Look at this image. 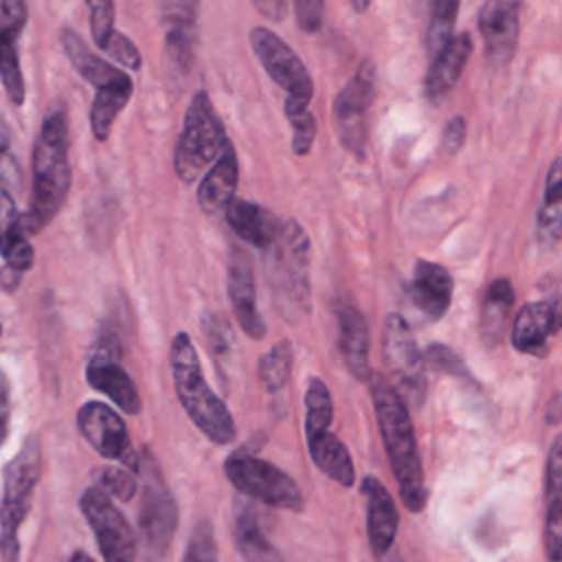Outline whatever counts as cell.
<instances>
[{"instance_id": "obj_1", "label": "cell", "mask_w": 562, "mask_h": 562, "mask_svg": "<svg viewBox=\"0 0 562 562\" xmlns=\"http://www.w3.org/2000/svg\"><path fill=\"white\" fill-rule=\"evenodd\" d=\"M367 382L400 496L411 514H419L428 503V487L406 400L380 373H371Z\"/></svg>"}, {"instance_id": "obj_2", "label": "cell", "mask_w": 562, "mask_h": 562, "mask_svg": "<svg viewBox=\"0 0 562 562\" xmlns=\"http://www.w3.org/2000/svg\"><path fill=\"white\" fill-rule=\"evenodd\" d=\"M68 116L64 105H53L40 127L33 147V187L22 217L26 235L44 231L66 202L70 189Z\"/></svg>"}, {"instance_id": "obj_3", "label": "cell", "mask_w": 562, "mask_h": 562, "mask_svg": "<svg viewBox=\"0 0 562 562\" xmlns=\"http://www.w3.org/2000/svg\"><path fill=\"white\" fill-rule=\"evenodd\" d=\"M169 364L176 395L193 426L217 446L231 443L237 435L233 415L209 386L202 373L198 351L187 331H178L173 336L169 349Z\"/></svg>"}, {"instance_id": "obj_4", "label": "cell", "mask_w": 562, "mask_h": 562, "mask_svg": "<svg viewBox=\"0 0 562 562\" xmlns=\"http://www.w3.org/2000/svg\"><path fill=\"white\" fill-rule=\"evenodd\" d=\"M42 474V448L35 435L26 437L2 472L0 503V555L4 562L20 560V527L29 516L35 485Z\"/></svg>"}, {"instance_id": "obj_5", "label": "cell", "mask_w": 562, "mask_h": 562, "mask_svg": "<svg viewBox=\"0 0 562 562\" xmlns=\"http://www.w3.org/2000/svg\"><path fill=\"white\" fill-rule=\"evenodd\" d=\"M228 136L204 90L195 92L184 112V125L173 151V171L182 182H193L222 154Z\"/></svg>"}, {"instance_id": "obj_6", "label": "cell", "mask_w": 562, "mask_h": 562, "mask_svg": "<svg viewBox=\"0 0 562 562\" xmlns=\"http://www.w3.org/2000/svg\"><path fill=\"white\" fill-rule=\"evenodd\" d=\"M140 474V514H138V533L145 560L160 562L169 551L178 527V507L176 501L160 474V468L154 454L143 448L138 454Z\"/></svg>"}, {"instance_id": "obj_7", "label": "cell", "mask_w": 562, "mask_h": 562, "mask_svg": "<svg viewBox=\"0 0 562 562\" xmlns=\"http://www.w3.org/2000/svg\"><path fill=\"white\" fill-rule=\"evenodd\" d=\"M310 237L296 220H285L277 241L266 250L274 292L303 312L310 307Z\"/></svg>"}, {"instance_id": "obj_8", "label": "cell", "mask_w": 562, "mask_h": 562, "mask_svg": "<svg viewBox=\"0 0 562 562\" xmlns=\"http://www.w3.org/2000/svg\"><path fill=\"white\" fill-rule=\"evenodd\" d=\"M250 46L268 77L285 90L283 112L288 119L305 112L314 97V83L301 57L266 26H255L250 31Z\"/></svg>"}, {"instance_id": "obj_9", "label": "cell", "mask_w": 562, "mask_h": 562, "mask_svg": "<svg viewBox=\"0 0 562 562\" xmlns=\"http://www.w3.org/2000/svg\"><path fill=\"white\" fill-rule=\"evenodd\" d=\"M224 474L241 494L257 503L290 512H301L305 505L294 479L259 457L235 452L224 461Z\"/></svg>"}, {"instance_id": "obj_10", "label": "cell", "mask_w": 562, "mask_h": 562, "mask_svg": "<svg viewBox=\"0 0 562 562\" xmlns=\"http://www.w3.org/2000/svg\"><path fill=\"white\" fill-rule=\"evenodd\" d=\"M375 94V64L362 59L351 79L342 86L331 105V121L340 145L364 160L367 156V110Z\"/></svg>"}, {"instance_id": "obj_11", "label": "cell", "mask_w": 562, "mask_h": 562, "mask_svg": "<svg viewBox=\"0 0 562 562\" xmlns=\"http://www.w3.org/2000/svg\"><path fill=\"white\" fill-rule=\"evenodd\" d=\"M79 509L97 538L103 562L136 560V536L105 490L99 485L86 487L79 498Z\"/></svg>"}, {"instance_id": "obj_12", "label": "cell", "mask_w": 562, "mask_h": 562, "mask_svg": "<svg viewBox=\"0 0 562 562\" xmlns=\"http://www.w3.org/2000/svg\"><path fill=\"white\" fill-rule=\"evenodd\" d=\"M86 380L94 391L112 400L125 415L140 413V395L130 373L121 367V342L114 331L103 329L97 338V345L86 367Z\"/></svg>"}, {"instance_id": "obj_13", "label": "cell", "mask_w": 562, "mask_h": 562, "mask_svg": "<svg viewBox=\"0 0 562 562\" xmlns=\"http://www.w3.org/2000/svg\"><path fill=\"white\" fill-rule=\"evenodd\" d=\"M77 428L103 459L119 461L123 468L136 472L138 454L125 422L112 406L103 402H86L77 411Z\"/></svg>"}, {"instance_id": "obj_14", "label": "cell", "mask_w": 562, "mask_h": 562, "mask_svg": "<svg viewBox=\"0 0 562 562\" xmlns=\"http://www.w3.org/2000/svg\"><path fill=\"white\" fill-rule=\"evenodd\" d=\"M382 351L391 373L402 384L406 397L422 404L426 397V367L422 362V351L417 349L415 336L406 318L397 312L384 318Z\"/></svg>"}, {"instance_id": "obj_15", "label": "cell", "mask_w": 562, "mask_h": 562, "mask_svg": "<svg viewBox=\"0 0 562 562\" xmlns=\"http://www.w3.org/2000/svg\"><path fill=\"white\" fill-rule=\"evenodd\" d=\"M522 0H485L479 11V33L483 40L485 61L492 68L512 64L520 35Z\"/></svg>"}, {"instance_id": "obj_16", "label": "cell", "mask_w": 562, "mask_h": 562, "mask_svg": "<svg viewBox=\"0 0 562 562\" xmlns=\"http://www.w3.org/2000/svg\"><path fill=\"white\" fill-rule=\"evenodd\" d=\"M26 20L29 0H0V81L13 105H22L26 94L18 55V37Z\"/></svg>"}, {"instance_id": "obj_17", "label": "cell", "mask_w": 562, "mask_h": 562, "mask_svg": "<svg viewBox=\"0 0 562 562\" xmlns=\"http://www.w3.org/2000/svg\"><path fill=\"white\" fill-rule=\"evenodd\" d=\"M200 0H158L165 50L171 66L180 72L191 70L198 40Z\"/></svg>"}, {"instance_id": "obj_18", "label": "cell", "mask_w": 562, "mask_h": 562, "mask_svg": "<svg viewBox=\"0 0 562 562\" xmlns=\"http://www.w3.org/2000/svg\"><path fill=\"white\" fill-rule=\"evenodd\" d=\"M255 274L250 259L241 248L231 250L228 259V274H226V292L233 307V314L244 329V334L252 340H261L266 336V323L257 307V292H255Z\"/></svg>"}, {"instance_id": "obj_19", "label": "cell", "mask_w": 562, "mask_h": 562, "mask_svg": "<svg viewBox=\"0 0 562 562\" xmlns=\"http://www.w3.org/2000/svg\"><path fill=\"white\" fill-rule=\"evenodd\" d=\"M452 277L443 266L417 259L413 279L406 285V296L426 321H439L452 303Z\"/></svg>"}, {"instance_id": "obj_20", "label": "cell", "mask_w": 562, "mask_h": 562, "mask_svg": "<svg viewBox=\"0 0 562 562\" xmlns=\"http://www.w3.org/2000/svg\"><path fill=\"white\" fill-rule=\"evenodd\" d=\"M360 492L364 498V507H367V536H369V544L373 549L375 555H384L397 533V507L395 501L391 496V492L386 490V485L367 474L360 483Z\"/></svg>"}, {"instance_id": "obj_21", "label": "cell", "mask_w": 562, "mask_h": 562, "mask_svg": "<svg viewBox=\"0 0 562 562\" xmlns=\"http://www.w3.org/2000/svg\"><path fill=\"white\" fill-rule=\"evenodd\" d=\"M558 301H533L520 307L512 325V345L520 353L544 356L549 338L558 331Z\"/></svg>"}, {"instance_id": "obj_22", "label": "cell", "mask_w": 562, "mask_h": 562, "mask_svg": "<svg viewBox=\"0 0 562 562\" xmlns=\"http://www.w3.org/2000/svg\"><path fill=\"white\" fill-rule=\"evenodd\" d=\"M239 182V160L233 143L228 140L222 154L213 160L211 171L202 178L198 187V204L209 217L224 215L226 206L235 198Z\"/></svg>"}, {"instance_id": "obj_23", "label": "cell", "mask_w": 562, "mask_h": 562, "mask_svg": "<svg viewBox=\"0 0 562 562\" xmlns=\"http://www.w3.org/2000/svg\"><path fill=\"white\" fill-rule=\"evenodd\" d=\"M338 318V351L347 371L367 382L371 375L369 367V325L364 314L356 305H340L336 312Z\"/></svg>"}, {"instance_id": "obj_24", "label": "cell", "mask_w": 562, "mask_h": 562, "mask_svg": "<svg viewBox=\"0 0 562 562\" xmlns=\"http://www.w3.org/2000/svg\"><path fill=\"white\" fill-rule=\"evenodd\" d=\"M562 437H555L544 465V553L551 562L562 558Z\"/></svg>"}, {"instance_id": "obj_25", "label": "cell", "mask_w": 562, "mask_h": 562, "mask_svg": "<svg viewBox=\"0 0 562 562\" xmlns=\"http://www.w3.org/2000/svg\"><path fill=\"white\" fill-rule=\"evenodd\" d=\"M224 217L239 239L259 248L261 252H266L277 241L281 231V220H277L268 209L239 198L231 200Z\"/></svg>"}, {"instance_id": "obj_26", "label": "cell", "mask_w": 562, "mask_h": 562, "mask_svg": "<svg viewBox=\"0 0 562 562\" xmlns=\"http://www.w3.org/2000/svg\"><path fill=\"white\" fill-rule=\"evenodd\" d=\"M470 55H472L470 33L452 35L432 55V64H430L426 81H424V90H426V97L430 101H437V99L446 97L454 88V83L459 81Z\"/></svg>"}, {"instance_id": "obj_27", "label": "cell", "mask_w": 562, "mask_h": 562, "mask_svg": "<svg viewBox=\"0 0 562 562\" xmlns=\"http://www.w3.org/2000/svg\"><path fill=\"white\" fill-rule=\"evenodd\" d=\"M0 255L7 268H13L22 274L29 272L35 261V252L22 226L20 211L2 184H0Z\"/></svg>"}, {"instance_id": "obj_28", "label": "cell", "mask_w": 562, "mask_h": 562, "mask_svg": "<svg viewBox=\"0 0 562 562\" xmlns=\"http://www.w3.org/2000/svg\"><path fill=\"white\" fill-rule=\"evenodd\" d=\"M61 46L66 57L70 59L72 68L90 83L94 86V90L110 86L119 79H123L127 72L110 61H105L103 57H99L97 53H92L88 48V44L83 42V37L79 33H75L72 29H64L61 31Z\"/></svg>"}, {"instance_id": "obj_29", "label": "cell", "mask_w": 562, "mask_h": 562, "mask_svg": "<svg viewBox=\"0 0 562 562\" xmlns=\"http://www.w3.org/2000/svg\"><path fill=\"white\" fill-rule=\"evenodd\" d=\"M562 233V173L560 158H555L549 167L542 202L536 217V237L542 250H551L560 241Z\"/></svg>"}, {"instance_id": "obj_30", "label": "cell", "mask_w": 562, "mask_h": 562, "mask_svg": "<svg viewBox=\"0 0 562 562\" xmlns=\"http://www.w3.org/2000/svg\"><path fill=\"white\" fill-rule=\"evenodd\" d=\"M307 450L312 461L316 463V468L327 474L331 481H336L342 487H351L356 481V470H353V461L351 454L347 450V446L331 435L329 430L310 437L307 439Z\"/></svg>"}, {"instance_id": "obj_31", "label": "cell", "mask_w": 562, "mask_h": 562, "mask_svg": "<svg viewBox=\"0 0 562 562\" xmlns=\"http://www.w3.org/2000/svg\"><path fill=\"white\" fill-rule=\"evenodd\" d=\"M512 305H514L512 281L505 277L494 279L487 285L481 303V338L487 347H496L503 340Z\"/></svg>"}, {"instance_id": "obj_32", "label": "cell", "mask_w": 562, "mask_h": 562, "mask_svg": "<svg viewBox=\"0 0 562 562\" xmlns=\"http://www.w3.org/2000/svg\"><path fill=\"white\" fill-rule=\"evenodd\" d=\"M132 92H134V81L130 75L94 92V99L90 105V130L97 140H105L110 136V130L116 116L130 103Z\"/></svg>"}, {"instance_id": "obj_33", "label": "cell", "mask_w": 562, "mask_h": 562, "mask_svg": "<svg viewBox=\"0 0 562 562\" xmlns=\"http://www.w3.org/2000/svg\"><path fill=\"white\" fill-rule=\"evenodd\" d=\"M235 547L244 562H285L250 512H241L235 520Z\"/></svg>"}, {"instance_id": "obj_34", "label": "cell", "mask_w": 562, "mask_h": 562, "mask_svg": "<svg viewBox=\"0 0 562 562\" xmlns=\"http://www.w3.org/2000/svg\"><path fill=\"white\" fill-rule=\"evenodd\" d=\"M292 362H294V351L290 340H279L274 342L261 358L257 364V375L261 386L268 393H277L281 391L290 375H292Z\"/></svg>"}, {"instance_id": "obj_35", "label": "cell", "mask_w": 562, "mask_h": 562, "mask_svg": "<svg viewBox=\"0 0 562 562\" xmlns=\"http://www.w3.org/2000/svg\"><path fill=\"white\" fill-rule=\"evenodd\" d=\"M334 419V402L327 384L321 378H312L305 391V437H316L329 430Z\"/></svg>"}, {"instance_id": "obj_36", "label": "cell", "mask_w": 562, "mask_h": 562, "mask_svg": "<svg viewBox=\"0 0 562 562\" xmlns=\"http://www.w3.org/2000/svg\"><path fill=\"white\" fill-rule=\"evenodd\" d=\"M459 2L461 0H430V22L426 31V48L430 55H435L450 37H452V26L459 13Z\"/></svg>"}, {"instance_id": "obj_37", "label": "cell", "mask_w": 562, "mask_h": 562, "mask_svg": "<svg viewBox=\"0 0 562 562\" xmlns=\"http://www.w3.org/2000/svg\"><path fill=\"white\" fill-rule=\"evenodd\" d=\"M97 485L105 490L110 496L127 503L134 498L138 483L134 472H130L123 465H103L97 470Z\"/></svg>"}, {"instance_id": "obj_38", "label": "cell", "mask_w": 562, "mask_h": 562, "mask_svg": "<svg viewBox=\"0 0 562 562\" xmlns=\"http://www.w3.org/2000/svg\"><path fill=\"white\" fill-rule=\"evenodd\" d=\"M422 362L426 369H435L439 373H448L452 378H470L465 362L446 345L432 342L422 351Z\"/></svg>"}, {"instance_id": "obj_39", "label": "cell", "mask_w": 562, "mask_h": 562, "mask_svg": "<svg viewBox=\"0 0 562 562\" xmlns=\"http://www.w3.org/2000/svg\"><path fill=\"white\" fill-rule=\"evenodd\" d=\"M182 562H217V542L209 520H200L195 525Z\"/></svg>"}, {"instance_id": "obj_40", "label": "cell", "mask_w": 562, "mask_h": 562, "mask_svg": "<svg viewBox=\"0 0 562 562\" xmlns=\"http://www.w3.org/2000/svg\"><path fill=\"white\" fill-rule=\"evenodd\" d=\"M101 50H103L112 61H116L119 66H123V68H127V70H132V72H138L140 66H143V59H140V53H138L136 44H134L127 35L119 33L116 29L108 35V40L103 42Z\"/></svg>"}, {"instance_id": "obj_41", "label": "cell", "mask_w": 562, "mask_h": 562, "mask_svg": "<svg viewBox=\"0 0 562 562\" xmlns=\"http://www.w3.org/2000/svg\"><path fill=\"white\" fill-rule=\"evenodd\" d=\"M90 9V33L97 48L103 46L108 35L114 31V0H86Z\"/></svg>"}, {"instance_id": "obj_42", "label": "cell", "mask_w": 562, "mask_h": 562, "mask_svg": "<svg viewBox=\"0 0 562 562\" xmlns=\"http://www.w3.org/2000/svg\"><path fill=\"white\" fill-rule=\"evenodd\" d=\"M202 329H204L209 347H211V351L215 356H226L231 351V347H233V331H231L228 323L220 314L206 312Z\"/></svg>"}, {"instance_id": "obj_43", "label": "cell", "mask_w": 562, "mask_h": 562, "mask_svg": "<svg viewBox=\"0 0 562 562\" xmlns=\"http://www.w3.org/2000/svg\"><path fill=\"white\" fill-rule=\"evenodd\" d=\"M292 123V151L296 156H305L310 154L312 145H314V138H316V119L310 110L296 114L290 119Z\"/></svg>"}, {"instance_id": "obj_44", "label": "cell", "mask_w": 562, "mask_h": 562, "mask_svg": "<svg viewBox=\"0 0 562 562\" xmlns=\"http://www.w3.org/2000/svg\"><path fill=\"white\" fill-rule=\"evenodd\" d=\"M294 13L303 33H316L323 26L325 0H294Z\"/></svg>"}, {"instance_id": "obj_45", "label": "cell", "mask_w": 562, "mask_h": 562, "mask_svg": "<svg viewBox=\"0 0 562 562\" xmlns=\"http://www.w3.org/2000/svg\"><path fill=\"white\" fill-rule=\"evenodd\" d=\"M0 182L18 184V162L11 154V136L2 119H0Z\"/></svg>"}, {"instance_id": "obj_46", "label": "cell", "mask_w": 562, "mask_h": 562, "mask_svg": "<svg viewBox=\"0 0 562 562\" xmlns=\"http://www.w3.org/2000/svg\"><path fill=\"white\" fill-rule=\"evenodd\" d=\"M463 140H465V119L463 116H452L446 123L443 132H441L439 147H441L443 154H457L461 149Z\"/></svg>"}, {"instance_id": "obj_47", "label": "cell", "mask_w": 562, "mask_h": 562, "mask_svg": "<svg viewBox=\"0 0 562 562\" xmlns=\"http://www.w3.org/2000/svg\"><path fill=\"white\" fill-rule=\"evenodd\" d=\"M11 426V384L4 371L0 369V446L7 441Z\"/></svg>"}, {"instance_id": "obj_48", "label": "cell", "mask_w": 562, "mask_h": 562, "mask_svg": "<svg viewBox=\"0 0 562 562\" xmlns=\"http://www.w3.org/2000/svg\"><path fill=\"white\" fill-rule=\"evenodd\" d=\"M259 15H263L268 22H281L288 13L285 0H250Z\"/></svg>"}, {"instance_id": "obj_49", "label": "cell", "mask_w": 562, "mask_h": 562, "mask_svg": "<svg viewBox=\"0 0 562 562\" xmlns=\"http://www.w3.org/2000/svg\"><path fill=\"white\" fill-rule=\"evenodd\" d=\"M20 279H22V272L13 270V268H2L0 270V285L7 290V292H13L18 285H20Z\"/></svg>"}, {"instance_id": "obj_50", "label": "cell", "mask_w": 562, "mask_h": 562, "mask_svg": "<svg viewBox=\"0 0 562 562\" xmlns=\"http://www.w3.org/2000/svg\"><path fill=\"white\" fill-rule=\"evenodd\" d=\"M68 562H94L86 551H81V549H77L72 555H70V560Z\"/></svg>"}, {"instance_id": "obj_51", "label": "cell", "mask_w": 562, "mask_h": 562, "mask_svg": "<svg viewBox=\"0 0 562 562\" xmlns=\"http://www.w3.org/2000/svg\"><path fill=\"white\" fill-rule=\"evenodd\" d=\"M369 2H371V0H351V7H353L358 13H362V11L369 7Z\"/></svg>"}, {"instance_id": "obj_52", "label": "cell", "mask_w": 562, "mask_h": 562, "mask_svg": "<svg viewBox=\"0 0 562 562\" xmlns=\"http://www.w3.org/2000/svg\"><path fill=\"white\" fill-rule=\"evenodd\" d=\"M0 334H2V325H0Z\"/></svg>"}]
</instances>
